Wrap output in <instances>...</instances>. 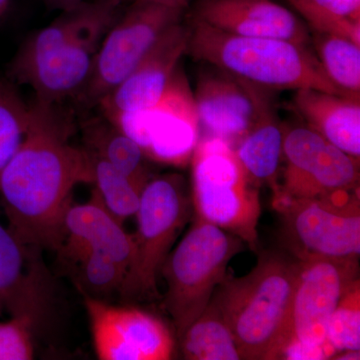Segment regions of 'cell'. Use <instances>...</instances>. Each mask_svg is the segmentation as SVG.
<instances>
[{
	"mask_svg": "<svg viewBox=\"0 0 360 360\" xmlns=\"http://www.w3.org/2000/svg\"><path fill=\"white\" fill-rule=\"evenodd\" d=\"M25 139L0 170L8 229L28 245L56 250L75 186L92 184V158L70 142L71 125L56 104H32Z\"/></svg>",
	"mask_w": 360,
	"mask_h": 360,
	"instance_id": "6da1fadb",
	"label": "cell"
},
{
	"mask_svg": "<svg viewBox=\"0 0 360 360\" xmlns=\"http://www.w3.org/2000/svg\"><path fill=\"white\" fill-rule=\"evenodd\" d=\"M122 2L94 0L65 9L21 44L8 66L9 77L32 87L39 103L58 104L79 96L101 41L120 16Z\"/></svg>",
	"mask_w": 360,
	"mask_h": 360,
	"instance_id": "7a4b0ae2",
	"label": "cell"
},
{
	"mask_svg": "<svg viewBox=\"0 0 360 360\" xmlns=\"http://www.w3.org/2000/svg\"><path fill=\"white\" fill-rule=\"evenodd\" d=\"M300 262L279 251L258 253L241 277H225L213 293L241 359H276L285 338Z\"/></svg>",
	"mask_w": 360,
	"mask_h": 360,
	"instance_id": "3957f363",
	"label": "cell"
},
{
	"mask_svg": "<svg viewBox=\"0 0 360 360\" xmlns=\"http://www.w3.org/2000/svg\"><path fill=\"white\" fill-rule=\"evenodd\" d=\"M187 25L186 54L196 60L270 91L316 89L342 96L309 45L231 34L193 18Z\"/></svg>",
	"mask_w": 360,
	"mask_h": 360,
	"instance_id": "277c9868",
	"label": "cell"
},
{
	"mask_svg": "<svg viewBox=\"0 0 360 360\" xmlns=\"http://www.w3.org/2000/svg\"><path fill=\"white\" fill-rule=\"evenodd\" d=\"M191 165L195 219L217 225L257 250L259 187L248 179L233 148L219 137L205 135Z\"/></svg>",
	"mask_w": 360,
	"mask_h": 360,
	"instance_id": "5b68a950",
	"label": "cell"
},
{
	"mask_svg": "<svg viewBox=\"0 0 360 360\" xmlns=\"http://www.w3.org/2000/svg\"><path fill=\"white\" fill-rule=\"evenodd\" d=\"M245 245L238 236L195 219L169 252L160 274L167 283L165 307L177 338L202 314L226 277L227 265Z\"/></svg>",
	"mask_w": 360,
	"mask_h": 360,
	"instance_id": "8992f818",
	"label": "cell"
},
{
	"mask_svg": "<svg viewBox=\"0 0 360 360\" xmlns=\"http://www.w3.org/2000/svg\"><path fill=\"white\" fill-rule=\"evenodd\" d=\"M191 205L180 175H160L146 182L135 213L134 257L120 291L124 300L158 297V276L188 219Z\"/></svg>",
	"mask_w": 360,
	"mask_h": 360,
	"instance_id": "52a82bcc",
	"label": "cell"
},
{
	"mask_svg": "<svg viewBox=\"0 0 360 360\" xmlns=\"http://www.w3.org/2000/svg\"><path fill=\"white\" fill-rule=\"evenodd\" d=\"M272 205L281 215V239L295 259L359 258V188L316 198L276 195Z\"/></svg>",
	"mask_w": 360,
	"mask_h": 360,
	"instance_id": "ba28073f",
	"label": "cell"
},
{
	"mask_svg": "<svg viewBox=\"0 0 360 360\" xmlns=\"http://www.w3.org/2000/svg\"><path fill=\"white\" fill-rule=\"evenodd\" d=\"M186 9L137 0L110 26L94 60L89 82L78 98L97 105L148 56L172 26L181 22Z\"/></svg>",
	"mask_w": 360,
	"mask_h": 360,
	"instance_id": "9c48e42d",
	"label": "cell"
},
{
	"mask_svg": "<svg viewBox=\"0 0 360 360\" xmlns=\"http://www.w3.org/2000/svg\"><path fill=\"white\" fill-rule=\"evenodd\" d=\"M108 120L134 139L146 158L172 167L191 162L200 139L193 91L180 68L155 105Z\"/></svg>",
	"mask_w": 360,
	"mask_h": 360,
	"instance_id": "30bf717a",
	"label": "cell"
},
{
	"mask_svg": "<svg viewBox=\"0 0 360 360\" xmlns=\"http://www.w3.org/2000/svg\"><path fill=\"white\" fill-rule=\"evenodd\" d=\"M359 276V258H314L300 262L288 330L278 352L288 341H297L326 350L333 359L335 352L326 338L329 319Z\"/></svg>",
	"mask_w": 360,
	"mask_h": 360,
	"instance_id": "8fae6325",
	"label": "cell"
},
{
	"mask_svg": "<svg viewBox=\"0 0 360 360\" xmlns=\"http://www.w3.org/2000/svg\"><path fill=\"white\" fill-rule=\"evenodd\" d=\"M283 158V184L272 191L274 196L300 200L359 188V158L307 125L285 129Z\"/></svg>",
	"mask_w": 360,
	"mask_h": 360,
	"instance_id": "7c38bea8",
	"label": "cell"
},
{
	"mask_svg": "<svg viewBox=\"0 0 360 360\" xmlns=\"http://www.w3.org/2000/svg\"><path fill=\"white\" fill-rule=\"evenodd\" d=\"M97 359L167 360L174 356L175 340L160 317L132 307L84 297Z\"/></svg>",
	"mask_w": 360,
	"mask_h": 360,
	"instance_id": "4fadbf2b",
	"label": "cell"
},
{
	"mask_svg": "<svg viewBox=\"0 0 360 360\" xmlns=\"http://www.w3.org/2000/svg\"><path fill=\"white\" fill-rule=\"evenodd\" d=\"M208 66L198 75L193 92L200 130L224 139L233 148L262 116L274 108V91Z\"/></svg>",
	"mask_w": 360,
	"mask_h": 360,
	"instance_id": "5bb4252c",
	"label": "cell"
},
{
	"mask_svg": "<svg viewBox=\"0 0 360 360\" xmlns=\"http://www.w3.org/2000/svg\"><path fill=\"white\" fill-rule=\"evenodd\" d=\"M39 250L0 222V311L27 322L33 330L49 321L54 302Z\"/></svg>",
	"mask_w": 360,
	"mask_h": 360,
	"instance_id": "9a60e30c",
	"label": "cell"
},
{
	"mask_svg": "<svg viewBox=\"0 0 360 360\" xmlns=\"http://www.w3.org/2000/svg\"><path fill=\"white\" fill-rule=\"evenodd\" d=\"M188 25L168 30L134 71L97 105L106 120L151 108L161 98L179 70L188 46Z\"/></svg>",
	"mask_w": 360,
	"mask_h": 360,
	"instance_id": "2e32d148",
	"label": "cell"
},
{
	"mask_svg": "<svg viewBox=\"0 0 360 360\" xmlns=\"http://www.w3.org/2000/svg\"><path fill=\"white\" fill-rule=\"evenodd\" d=\"M191 18L240 37L311 41L304 22L271 0H200Z\"/></svg>",
	"mask_w": 360,
	"mask_h": 360,
	"instance_id": "e0dca14e",
	"label": "cell"
},
{
	"mask_svg": "<svg viewBox=\"0 0 360 360\" xmlns=\"http://www.w3.org/2000/svg\"><path fill=\"white\" fill-rule=\"evenodd\" d=\"M293 110L329 143L360 158V99L316 89L296 90Z\"/></svg>",
	"mask_w": 360,
	"mask_h": 360,
	"instance_id": "ac0fdd59",
	"label": "cell"
},
{
	"mask_svg": "<svg viewBox=\"0 0 360 360\" xmlns=\"http://www.w3.org/2000/svg\"><path fill=\"white\" fill-rule=\"evenodd\" d=\"M63 232V241L103 250L127 274L129 271L134 252V236L125 231L122 222L108 212L94 191L87 202L71 203L65 213Z\"/></svg>",
	"mask_w": 360,
	"mask_h": 360,
	"instance_id": "d6986e66",
	"label": "cell"
},
{
	"mask_svg": "<svg viewBox=\"0 0 360 360\" xmlns=\"http://www.w3.org/2000/svg\"><path fill=\"white\" fill-rule=\"evenodd\" d=\"M284 131L285 127L274 108L233 146L239 162L255 186L266 184L272 191L278 187Z\"/></svg>",
	"mask_w": 360,
	"mask_h": 360,
	"instance_id": "ffe728a7",
	"label": "cell"
},
{
	"mask_svg": "<svg viewBox=\"0 0 360 360\" xmlns=\"http://www.w3.org/2000/svg\"><path fill=\"white\" fill-rule=\"evenodd\" d=\"M58 251L84 297L104 300L122 291L127 272L108 253L70 241H63Z\"/></svg>",
	"mask_w": 360,
	"mask_h": 360,
	"instance_id": "44dd1931",
	"label": "cell"
},
{
	"mask_svg": "<svg viewBox=\"0 0 360 360\" xmlns=\"http://www.w3.org/2000/svg\"><path fill=\"white\" fill-rule=\"evenodd\" d=\"M84 139L87 150L112 165L143 188L150 179L141 146L104 116L86 123Z\"/></svg>",
	"mask_w": 360,
	"mask_h": 360,
	"instance_id": "7402d4cb",
	"label": "cell"
},
{
	"mask_svg": "<svg viewBox=\"0 0 360 360\" xmlns=\"http://www.w3.org/2000/svg\"><path fill=\"white\" fill-rule=\"evenodd\" d=\"M184 359L189 360L241 359L238 343L215 298L179 338Z\"/></svg>",
	"mask_w": 360,
	"mask_h": 360,
	"instance_id": "603a6c76",
	"label": "cell"
},
{
	"mask_svg": "<svg viewBox=\"0 0 360 360\" xmlns=\"http://www.w3.org/2000/svg\"><path fill=\"white\" fill-rule=\"evenodd\" d=\"M316 58L326 77L350 98H360V45L338 35H310Z\"/></svg>",
	"mask_w": 360,
	"mask_h": 360,
	"instance_id": "cb8c5ba5",
	"label": "cell"
},
{
	"mask_svg": "<svg viewBox=\"0 0 360 360\" xmlns=\"http://www.w3.org/2000/svg\"><path fill=\"white\" fill-rule=\"evenodd\" d=\"M94 170V193L118 221L135 215L141 203L142 187L116 170L103 158L89 153Z\"/></svg>",
	"mask_w": 360,
	"mask_h": 360,
	"instance_id": "d4e9b609",
	"label": "cell"
},
{
	"mask_svg": "<svg viewBox=\"0 0 360 360\" xmlns=\"http://www.w3.org/2000/svg\"><path fill=\"white\" fill-rule=\"evenodd\" d=\"M32 116V106L25 103L15 85L0 80V170L25 139Z\"/></svg>",
	"mask_w": 360,
	"mask_h": 360,
	"instance_id": "484cf974",
	"label": "cell"
},
{
	"mask_svg": "<svg viewBox=\"0 0 360 360\" xmlns=\"http://www.w3.org/2000/svg\"><path fill=\"white\" fill-rule=\"evenodd\" d=\"M326 338L335 354L360 350L359 278L350 285L331 315Z\"/></svg>",
	"mask_w": 360,
	"mask_h": 360,
	"instance_id": "4316f807",
	"label": "cell"
},
{
	"mask_svg": "<svg viewBox=\"0 0 360 360\" xmlns=\"http://www.w3.org/2000/svg\"><path fill=\"white\" fill-rule=\"evenodd\" d=\"M314 32L338 35L360 45V22L328 11L315 0H288Z\"/></svg>",
	"mask_w": 360,
	"mask_h": 360,
	"instance_id": "83f0119b",
	"label": "cell"
},
{
	"mask_svg": "<svg viewBox=\"0 0 360 360\" xmlns=\"http://www.w3.org/2000/svg\"><path fill=\"white\" fill-rule=\"evenodd\" d=\"M33 329L16 317L0 321V360H30L34 357Z\"/></svg>",
	"mask_w": 360,
	"mask_h": 360,
	"instance_id": "f1b7e54d",
	"label": "cell"
},
{
	"mask_svg": "<svg viewBox=\"0 0 360 360\" xmlns=\"http://www.w3.org/2000/svg\"><path fill=\"white\" fill-rule=\"evenodd\" d=\"M331 13L360 22V0H315Z\"/></svg>",
	"mask_w": 360,
	"mask_h": 360,
	"instance_id": "f546056e",
	"label": "cell"
},
{
	"mask_svg": "<svg viewBox=\"0 0 360 360\" xmlns=\"http://www.w3.org/2000/svg\"><path fill=\"white\" fill-rule=\"evenodd\" d=\"M148 1L156 2L163 6L176 7V8L186 9L191 0H148Z\"/></svg>",
	"mask_w": 360,
	"mask_h": 360,
	"instance_id": "4dcf8cb0",
	"label": "cell"
},
{
	"mask_svg": "<svg viewBox=\"0 0 360 360\" xmlns=\"http://www.w3.org/2000/svg\"><path fill=\"white\" fill-rule=\"evenodd\" d=\"M84 0H56L59 6L63 7V8H70V7L77 6V4H82Z\"/></svg>",
	"mask_w": 360,
	"mask_h": 360,
	"instance_id": "1f68e13d",
	"label": "cell"
},
{
	"mask_svg": "<svg viewBox=\"0 0 360 360\" xmlns=\"http://www.w3.org/2000/svg\"><path fill=\"white\" fill-rule=\"evenodd\" d=\"M9 4H11V0H0V20L4 18V14L6 13Z\"/></svg>",
	"mask_w": 360,
	"mask_h": 360,
	"instance_id": "d6a6232c",
	"label": "cell"
},
{
	"mask_svg": "<svg viewBox=\"0 0 360 360\" xmlns=\"http://www.w3.org/2000/svg\"><path fill=\"white\" fill-rule=\"evenodd\" d=\"M0 314H1V311H0Z\"/></svg>",
	"mask_w": 360,
	"mask_h": 360,
	"instance_id": "836d02e7",
	"label": "cell"
}]
</instances>
